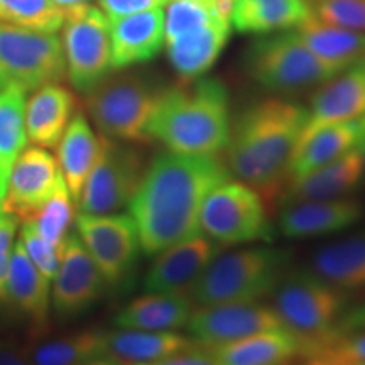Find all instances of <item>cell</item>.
Returning a JSON list of instances; mask_svg holds the SVG:
<instances>
[{"label": "cell", "instance_id": "cell-1", "mask_svg": "<svg viewBox=\"0 0 365 365\" xmlns=\"http://www.w3.org/2000/svg\"><path fill=\"white\" fill-rule=\"evenodd\" d=\"M223 159L164 150L145 168L130 200L143 252L148 255L200 235V212L210 191L230 180Z\"/></svg>", "mask_w": 365, "mask_h": 365}, {"label": "cell", "instance_id": "cell-2", "mask_svg": "<svg viewBox=\"0 0 365 365\" xmlns=\"http://www.w3.org/2000/svg\"><path fill=\"white\" fill-rule=\"evenodd\" d=\"M307 115V108L284 98H264L249 105L232 122L223 149L230 175L252 186L269 203L279 198L289 180V164Z\"/></svg>", "mask_w": 365, "mask_h": 365}, {"label": "cell", "instance_id": "cell-3", "mask_svg": "<svg viewBox=\"0 0 365 365\" xmlns=\"http://www.w3.org/2000/svg\"><path fill=\"white\" fill-rule=\"evenodd\" d=\"M232 129L230 95L218 78L168 86L148 127L149 140L171 153L218 156Z\"/></svg>", "mask_w": 365, "mask_h": 365}, {"label": "cell", "instance_id": "cell-4", "mask_svg": "<svg viewBox=\"0 0 365 365\" xmlns=\"http://www.w3.org/2000/svg\"><path fill=\"white\" fill-rule=\"evenodd\" d=\"M291 254L276 247L223 249L191 289L195 307L261 301L287 274Z\"/></svg>", "mask_w": 365, "mask_h": 365}, {"label": "cell", "instance_id": "cell-5", "mask_svg": "<svg viewBox=\"0 0 365 365\" xmlns=\"http://www.w3.org/2000/svg\"><path fill=\"white\" fill-rule=\"evenodd\" d=\"M274 312L301 344V359L313 357L336 340L346 294L313 271L287 272L274 291Z\"/></svg>", "mask_w": 365, "mask_h": 365}, {"label": "cell", "instance_id": "cell-6", "mask_svg": "<svg viewBox=\"0 0 365 365\" xmlns=\"http://www.w3.org/2000/svg\"><path fill=\"white\" fill-rule=\"evenodd\" d=\"M168 86L143 73L107 76L86 93V112L103 137L150 143L148 127Z\"/></svg>", "mask_w": 365, "mask_h": 365}, {"label": "cell", "instance_id": "cell-7", "mask_svg": "<svg viewBox=\"0 0 365 365\" xmlns=\"http://www.w3.org/2000/svg\"><path fill=\"white\" fill-rule=\"evenodd\" d=\"M245 68L255 83L279 95L303 93L339 75L296 31L254 39L245 51Z\"/></svg>", "mask_w": 365, "mask_h": 365}, {"label": "cell", "instance_id": "cell-8", "mask_svg": "<svg viewBox=\"0 0 365 365\" xmlns=\"http://www.w3.org/2000/svg\"><path fill=\"white\" fill-rule=\"evenodd\" d=\"M200 230L222 247L272 240L266 200L239 180L210 191L200 212Z\"/></svg>", "mask_w": 365, "mask_h": 365}, {"label": "cell", "instance_id": "cell-9", "mask_svg": "<svg viewBox=\"0 0 365 365\" xmlns=\"http://www.w3.org/2000/svg\"><path fill=\"white\" fill-rule=\"evenodd\" d=\"M65 78V51L56 33L0 22V90L17 86L33 91Z\"/></svg>", "mask_w": 365, "mask_h": 365}, {"label": "cell", "instance_id": "cell-10", "mask_svg": "<svg viewBox=\"0 0 365 365\" xmlns=\"http://www.w3.org/2000/svg\"><path fill=\"white\" fill-rule=\"evenodd\" d=\"M148 168L143 154L129 143L102 135V149L91 168L81 193L76 200L80 213L110 215L129 207L144 171Z\"/></svg>", "mask_w": 365, "mask_h": 365}, {"label": "cell", "instance_id": "cell-11", "mask_svg": "<svg viewBox=\"0 0 365 365\" xmlns=\"http://www.w3.org/2000/svg\"><path fill=\"white\" fill-rule=\"evenodd\" d=\"M61 44L66 76L81 93H88L113 70L108 19L98 7L83 6L68 11Z\"/></svg>", "mask_w": 365, "mask_h": 365}, {"label": "cell", "instance_id": "cell-12", "mask_svg": "<svg viewBox=\"0 0 365 365\" xmlns=\"http://www.w3.org/2000/svg\"><path fill=\"white\" fill-rule=\"evenodd\" d=\"M75 225L76 235L97 264L105 284H125L134 274L143 250L130 213L88 215L78 212Z\"/></svg>", "mask_w": 365, "mask_h": 365}, {"label": "cell", "instance_id": "cell-13", "mask_svg": "<svg viewBox=\"0 0 365 365\" xmlns=\"http://www.w3.org/2000/svg\"><path fill=\"white\" fill-rule=\"evenodd\" d=\"M185 328L196 344L210 349L247 339L255 333L281 330L284 325L272 307L247 301L196 307Z\"/></svg>", "mask_w": 365, "mask_h": 365}, {"label": "cell", "instance_id": "cell-14", "mask_svg": "<svg viewBox=\"0 0 365 365\" xmlns=\"http://www.w3.org/2000/svg\"><path fill=\"white\" fill-rule=\"evenodd\" d=\"M51 293V304L59 318H73L97 303L105 281L83 242L76 234L66 235L61 244V261Z\"/></svg>", "mask_w": 365, "mask_h": 365}, {"label": "cell", "instance_id": "cell-15", "mask_svg": "<svg viewBox=\"0 0 365 365\" xmlns=\"http://www.w3.org/2000/svg\"><path fill=\"white\" fill-rule=\"evenodd\" d=\"M225 247L195 235L161 250L144 277L145 293L190 294L202 274Z\"/></svg>", "mask_w": 365, "mask_h": 365}, {"label": "cell", "instance_id": "cell-16", "mask_svg": "<svg viewBox=\"0 0 365 365\" xmlns=\"http://www.w3.org/2000/svg\"><path fill=\"white\" fill-rule=\"evenodd\" d=\"M61 171L58 161L44 148H29L14 163L7 180L2 212L22 223L29 222L56 188Z\"/></svg>", "mask_w": 365, "mask_h": 365}, {"label": "cell", "instance_id": "cell-17", "mask_svg": "<svg viewBox=\"0 0 365 365\" xmlns=\"http://www.w3.org/2000/svg\"><path fill=\"white\" fill-rule=\"evenodd\" d=\"M307 110L299 144L323 127L365 115V59L323 83Z\"/></svg>", "mask_w": 365, "mask_h": 365}, {"label": "cell", "instance_id": "cell-18", "mask_svg": "<svg viewBox=\"0 0 365 365\" xmlns=\"http://www.w3.org/2000/svg\"><path fill=\"white\" fill-rule=\"evenodd\" d=\"M365 205L355 198L286 203L279 213V228L289 239H314L336 234L359 223Z\"/></svg>", "mask_w": 365, "mask_h": 365}, {"label": "cell", "instance_id": "cell-19", "mask_svg": "<svg viewBox=\"0 0 365 365\" xmlns=\"http://www.w3.org/2000/svg\"><path fill=\"white\" fill-rule=\"evenodd\" d=\"M112 46V68L148 63L164 46V11L154 7L124 17L108 19Z\"/></svg>", "mask_w": 365, "mask_h": 365}, {"label": "cell", "instance_id": "cell-20", "mask_svg": "<svg viewBox=\"0 0 365 365\" xmlns=\"http://www.w3.org/2000/svg\"><path fill=\"white\" fill-rule=\"evenodd\" d=\"M362 168V150L355 148L335 161L308 173L307 176L287 181L279 198L284 205L345 198L346 195H350L360 186Z\"/></svg>", "mask_w": 365, "mask_h": 365}, {"label": "cell", "instance_id": "cell-21", "mask_svg": "<svg viewBox=\"0 0 365 365\" xmlns=\"http://www.w3.org/2000/svg\"><path fill=\"white\" fill-rule=\"evenodd\" d=\"M365 140V115L339 122L314 132L298 145L289 164V180L307 176L318 168L335 161Z\"/></svg>", "mask_w": 365, "mask_h": 365}, {"label": "cell", "instance_id": "cell-22", "mask_svg": "<svg viewBox=\"0 0 365 365\" xmlns=\"http://www.w3.org/2000/svg\"><path fill=\"white\" fill-rule=\"evenodd\" d=\"M76 110V98L59 83L36 90L26 107L27 140L44 149L56 148Z\"/></svg>", "mask_w": 365, "mask_h": 365}, {"label": "cell", "instance_id": "cell-23", "mask_svg": "<svg viewBox=\"0 0 365 365\" xmlns=\"http://www.w3.org/2000/svg\"><path fill=\"white\" fill-rule=\"evenodd\" d=\"M17 312L24 314L34 325V330L43 333L49 317V281L41 274L22 244L12 249L7 272V299Z\"/></svg>", "mask_w": 365, "mask_h": 365}, {"label": "cell", "instance_id": "cell-24", "mask_svg": "<svg viewBox=\"0 0 365 365\" xmlns=\"http://www.w3.org/2000/svg\"><path fill=\"white\" fill-rule=\"evenodd\" d=\"M193 346H198V344L191 336L180 335L176 331L130 330V328L105 331V355L118 360L122 365L158 362Z\"/></svg>", "mask_w": 365, "mask_h": 365}, {"label": "cell", "instance_id": "cell-25", "mask_svg": "<svg viewBox=\"0 0 365 365\" xmlns=\"http://www.w3.org/2000/svg\"><path fill=\"white\" fill-rule=\"evenodd\" d=\"M232 33V22L217 19L203 29L168 41V58L182 81L203 76L217 63Z\"/></svg>", "mask_w": 365, "mask_h": 365}, {"label": "cell", "instance_id": "cell-26", "mask_svg": "<svg viewBox=\"0 0 365 365\" xmlns=\"http://www.w3.org/2000/svg\"><path fill=\"white\" fill-rule=\"evenodd\" d=\"M190 294L145 293L132 299L115 314V327L130 330L175 331L188 325L195 312Z\"/></svg>", "mask_w": 365, "mask_h": 365}, {"label": "cell", "instance_id": "cell-27", "mask_svg": "<svg viewBox=\"0 0 365 365\" xmlns=\"http://www.w3.org/2000/svg\"><path fill=\"white\" fill-rule=\"evenodd\" d=\"M208 350L220 365H291L301 359L299 340L286 328L255 333Z\"/></svg>", "mask_w": 365, "mask_h": 365}, {"label": "cell", "instance_id": "cell-28", "mask_svg": "<svg viewBox=\"0 0 365 365\" xmlns=\"http://www.w3.org/2000/svg\"><path fill=\"white\" fill-rule=\"evenodd\" d=\"M102 149V135L91 129L85 113H75L58 143V166L73 200H78Z\"/></svg>", "mask_w": 365, "mask_h": 365}, {"label": "cell", "instance_id": "cell-29", "mask_svg": "<svg viewBox=\"0 0 365 365\" xmlns=\"http://www.w3.org/2000/svg\"><path fill=\"white\" fill-rule=\"evenodd\" d=\"M312 271L344 293L365 289V232L317 250Z\"/></svg>", "mask_w": 365, "mask_h": 365}, {"label": "cell", "instance_id": "cell-30", "mask_svg": "<svg viewBox=\"0 0 365 365\" xmlns=\"http://www.w3.org/2000/svg\"><path fill=\"white\" fill-rule=\"evenodd\" d=\"M296 33L325 65L339 73L365 59V33L360 31L328 24L312 14L296 27Z\"/></svg>", "mask_w": 365, "mask_h": 365}, {"label": "cell", "instance_id": "cell-31", "mask_svg": "<svg viewBox=\"0 0 365 365\" xmlns=\"http://www.w3.org/2000/svg\"><path fill=\"white\" fill-rule=\"evenodd\" d=\"M312 14L308 0H234L230 22L239 33L267 34L298 27Z\"/></svg>", "mask_w": 365, "mask_h": 365}, {"label": "cell", "instance_id": "cell-32", "mask_svg": "<svg viewBox=\"0 0 365 365\" xmlns=\"http://www.w3.org/2000/svg\"><path fill=\"white\" fill-rule=\"evenodd\" d=\"M24 352L34 365H78L105 355V331L83 330L51 340L36 341Z\"/></svg>", "mask_w": 365, "mask_h": 365}, {"label": "cell", "instance_id": "cell-33", "mask_svg": "<svg viewBox=\"0 0 365 365\" xmlns=\"http://www.w3.org/2000/svg\"><path fill=\"white\" fill-rule=\"evenodd\" d=\"M26 144V91L7 86L0 90V176L6 182Z\"/></svg>", "mask_w": 365, "mask_h": 365}, {"label": "cell", "instance_id": "cell-34", "mask_svg": "<svg viewBox=\"0 0 365 365\" xmlns=\"http://www.w3.org/2000/svg\"><path fill=\"white\" fill-rule=\"evenodd\" d=\"M0 22L58 33L65 24V11L51 0H0Z\"/></svg>", "mask_w": 365, "mask_h": 365}, {"label": "cell", "instance_id": "cell-35", "mask_svg": "<svg viewBox=\"0 0 365 365\" xmlns=\"http://www.w3.org/2000/svg\"><path fill=\"white\" fill-rule=\"evenodd\" d=\"M73 196L61 176L53 195L41 205L29 223H33L36 232L49 244L61 247L73 222Z\"/></svg>", "mask_w": 365, "mask_h": 365}, {"label": "cell", "instance_id": "cell-36", "mask_svg": "<svg viewBox=\"0 0 365 365\" xmlns=\"http://www.w3.org/2000/svg\"><path fill=\"white\" fill-rule=\"evenodd\" d=\"M217 19L222 17H218L208 4L200 0H168L164 14V43L203 29Z\"/></svg>", "mask_w": 365, "mask_h": 365}, {"label": "cell", "instance_id": "cell-37", "mask_svg": "<svg viewBox=\"0 0 365 365\" xmlns=\"http://www.w3.org/2000/svg\"><path fill=\"white\" fill-rule=\"evenodd\" d=\"M313 4L319 21L365 33V0H313Z\"/></svg>", "mask_w": 365, "mask_h": 365}, {"label": "cell", "instance_id": "cell-38", "mask_svg": "<svg viewBox=\"0 0 365 365\" xmlns=\"http://www.w3.org/2000/svg\"><path fill=\"white\" fill-rule=\"evenodd\" d=\"M21 244L24 247L26 254L29 255L31 261L34 262V266L39 269L41 274L48 281H53L56 276L59 261H61V247L49 244L48 240L43 239L33 223L26 222L22 223L21 228Z\"/></svg>", "mask_w": 365, "mask_h": 365}, {"label": "cell", "instance_id": "cell-39", "mask_svg": "<svg viewBox=\"0 0 365 365\" xmlns=\"http://www.w3.org/2000/svg\"><path fill=\"white\" fill-rule=\"evenodd\" d=\"M16 230L17 218L9 215V213H0V303L7 299V272Z\"/></svg>", "mask_w": 365, "mask_h": 365}, {"label": "cell", "instance_id": "cell-40", "mask_svg": "<svg viewBox=\"0 0 365 365\" xmlns=\"http://www.w3.org/2000/svg\"><path fill=\"white\" fill-rule=\"evenodd\" d=\"M319 354H330L335 357L350 360V362L365 364V328H360V330L344 336Z\"/></svg>", "mask_w": 365, "mask_h": 365}, {"label": "cell", "instance_id": "cell-41", "mask_svg": "<svg viewBox=\"0 0 365 365\" xmlns=\"http://www.w3.org/2000/svg\"><path fill=\"white\" fill-rule=\"evenodd\" d=\"M166 2L168 0H98L100 9L107 16V19L130 16V14L149 11L154 7H164Z\"/></svg>", "mask_w": 365, "mask_h": 365}, {"label": "cell", "instance_id": "cell-42", "mask_svg": "<svg viewBox=\"0 0 365 365\" xmlns=\"http://www.w3.org/2000/svg\"><path fill=\"white\" fill-rule=\"evenodd\" d=\"M139 365H220L217 362V359L213 357L212 352L205 346L198 345L193 349L182 350L170 357L158 360V362L150 364H139Z\"/></svg>", "mask_w": 365, "mask_h": 365}, {"label": "cell", "instance_id": "cell-43", "mask_svg": "<svg viewBox=\"0 0 365 365\" xmlns=\"http://www.w3.org/2000/svg\"><path fill=\"white\" fill-rule=\"evenodd\" d=\"M0 365H34L24 350L0 341Z\"/></svg>", "mask_w": 365, "mask_h": 365}, {"label": "cell", "instance_id": "cell-44", "mask_svg": "<svg viewBox=\"0 0 365 365\" xmlns=\"http://www.w3.org/2000/svg\"><path fill=\"white\" fill-rule=\"evenodd\" d=\"M304 360H307L304 365H357L355 362H350V360L335 357V355H330V354L313 355V357L304 359Z\"/></svg>", "mask_w": 365, "mask_h": 365}, {"label": "cell", "instance_id": "cell-45", "mask_svg": "<svg viewBox=\"0 0 365 365\" xmlns=\"http://www.w3.org/2000/svg\"><path fill=\"white\" fill-rule=\"evenodd\" d=\"M53 4H56L59 9H63L65 14L68 11H73L76 7H83V6H90L91 0H51Z\"/></svg>", "mask_w": 365, "mask_h": 365}, {"label": "cell", "instance_id": "cell-46", "mask_svg": "<svg viewBox=\"0 0 365 365\" xmlns=\"http://www.w3.org/2000/svg\"><path fill=\"white\" fill-rule=\"evenodd\" d=\"M78 365H122V364L115 359L108 357V355H98V357L88 359V360H85V362H81Z\"/></svg>", "mask_w": 365, "mask_h": 365}, {"label": "cell", "instance_id": "cell-47", "mask_svg": "<svg viewBox=\"0 0 365 365\" xmlns=\"http://www.w3.org/2000/svg\"><path fill=\"white\" fill-rule=\"evenodd\" d=\"M6 188H7V182L4 181L2 176H0V213H2V202H4V196H6Z\"/></svg>", "mask_w": 365, "mask_h": 365}, {"label": "cell", "instance_id": "cell-48", "mask_svg": "<svg viewBox=\"0 0 365 365\" xmlns=\"http://www.w3.org/2000/svg\"><path fill=\"white\" fill-rule=\"evenodd\" d=\"M360 150H362V156H364V168H362V181H360V185L365 186V140L362 144L359 145Z\"/></svg>", "mask_w": 365, "mask_h": 365}, {"label": "cell", "instance_id": "cell-49", "mask_svg": "<svg viewBox=\"0 0 365 365\" xmlns=\"http://www.w3.org/2000/svg\"><path fill=\"white\" fill-rule=\"evenodd\" d=\"M357 365H365V364H357Z\"/></svg>", "mask_w": 365, "mask_h": 365}]
</instances>
